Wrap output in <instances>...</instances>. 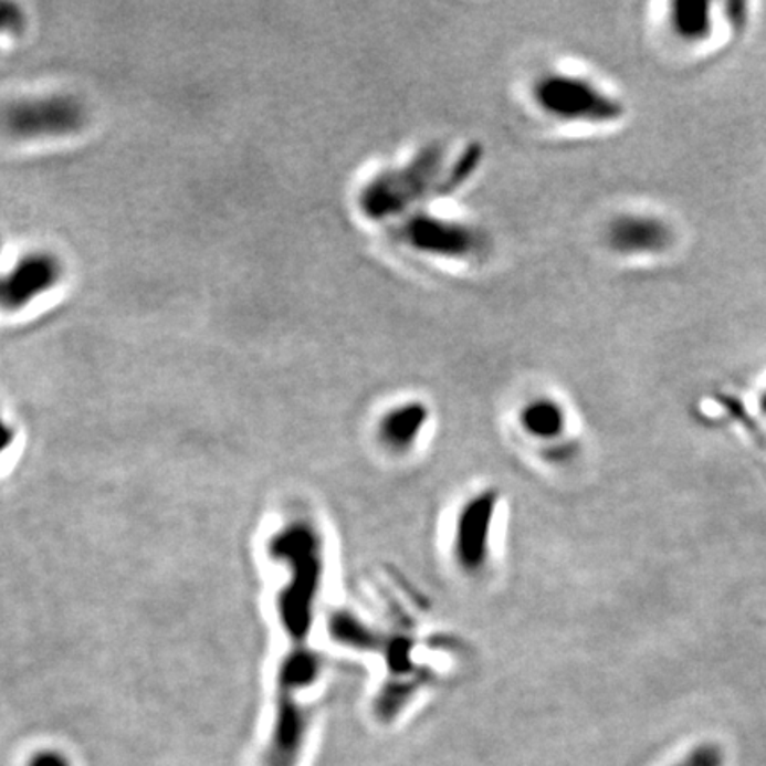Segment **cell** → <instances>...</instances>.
Listing matches in <instances>:
<instances>
[{
  "label": "cell",
  "instance_id": "6da1fadb",
  "mask_svg": "<svg viewBox=\"0 0 766 766\" xmlns=\"http://www.w3.org/2000/svg\"><path fill=\"white\" fill-rule=\"evenodd\" d=\"M445 176V151L439 144L424 146L412 160L372 178L360 192V210L371 220L403 216L430 193H440Z\"/></svg>",
  "mask_w": 766,
  "mask_h": 766
},
{
  "label": "cell",
  "instance_id": "7a4b0ae2",
  "mask_svg": "<svg viewBox=\"0 0 766 766\" xmlns=\"http://www.w3.org/2000/svg\"><path fill=\"white\" fill-rule=\"evenodd\" d=\"M534 99L543 113L563 122L615 123L623 117V105L615 96L580 76H543L534 85Z\"/></svg>",
  "mask_w": 766,
  "mask_h": 766
},
{
  "label": "cell",
  "instance_id": "3957f363",
  "mask_svg": "<svg viewBox=\"0 0 766 766\" xmlns=\"http://www.w3.org/2000/svg\"><path fill=\"white\" fill-rule=\"evenodd\" d=\"M399 238L413 251L457 260H469L472 255L481 254L486 245L484 234L472 225L428 213L408 217L399 225Z\"/></svg>",
  "mask_w": 766,
  "mask_h": 766
},
{
  "label": "cell",
  "instance_id": "277c9868",
  "mask_svg": "<svg viewBox=\"0 0 766 766\" xmlns=\"http://www.w3.org/2000/svg\"><path fill=\"white\" fill-rule=\"evenodd\" d=\"M4 123L13 134L23 137L61 135L81 125L82 111L70 98H41L11 105Z\"/></svg>",
  "mask_w": 766,
  "mask_h": 766
},
{
  "label": "cell",
  "instance_id": "5b68a950",
  "mask_svg": "<svg viewBox=\"0 0 766 766\" xmlns=\"http://www.w3.org/2000/svg\"><path fill=\"white\" fill-rule=\"evenodd\" d=\"M607 242L618 254H662L674 242V231L659 217L623 216L612 220Z\"/></svg>",
  "mask_w": 766,
  "mask_h": 766
},
{
  "label": "cell",
  "instance_id": "8992f818",
  "mask_svg": "<svg viewBox=\"0 0 766 766\" xmlns=\"http://www.w3.org/2000/svg\"><path fill=\"white\" fill-rule=\"evenodd\" d=\"M669 25L683 43H703L713 32V4L704 0H676L669 8Z\"/></svg>",
  "mask_w": 766,
  "mask_h": 766
},
{
  "label": "cell",
  "instance_id": "52a82bcc",
  "mask_svg": "<svg viewBox=\"0 0 766 766\" xmlns=\"http://www.w3.org/2000/svg\"><path fill=\"white\" fill-rule=\"evenodd\" d=\"M428 410L421 403H408L387 413L380 422V439L390 448L401 449L412 444L422 430Z\"/></svg>",
  "mask_w": 766,
  "mask_h": 766
},
{
  "label": "cell",
  "instance_id": "ba28073f",
  "mask_svg": "<svg viewBox=\"0 0 766 766\" xmlns=\"http://www.w3.org/2000/svg\"><path fill=\"white\" fill-rule=\"evenodd\" d=\"M54 265L46 260H29L2 284V298L8 304L28 301L29 296L45 290L54 279Z\"/></svg>",
  "mask_w": 766,
  "mask_h": 766
},
{
  "label": "cell",
  "instance_id": "9c48e42d",
  "mask_svg": "<svg viewBox=\"0 0 766 766\" xmlns=\"http://www.w3.org/2000/svg\"><path fill=\"white\" fill-rule=\"evenodd\" d=\"M522 424L536 437L557 436L565 428V412L552 399H536L522 410Z\"/></svg>",
  "mask_w": 766,
  "mask_h": 766
},
{
  "label": "cell",
  "instance_id": "30bf717a",
  "mask_svg": "<svg viewBox=\"0 0 766 766\" xmlns=\"http://www.w3.org/2000/svg\"><path fill=\"white\" fill-rule=\"evenodd\" d=\"M481 158H483V149H481L480 144H471L469 148H465V151L458 157L451 169L445 170L444 180L440 185V193H451L458 187H462L480 167Z\"/></svg>",
  "mask_w": 766,
  "mask_h": 766
},
{
  "label": "cell",
  "instance_id": "8fae6325",
  "mask_svg": "<svg viewBox=\"0 0 766 766\" xmlns=\"http://www.w3.org/2000/svg\"><path fill=\"white\" fill-rule=\"evenodd\" d=\"M726 754L717 744H701L692 748L681 762L672 766H724Z\"/></svg>",
  "mask_w": 766,
  "mask_h": 766
},
{
  "label": "cell",
  "instance_id": "7c38bea8",
  "mask_svg": "<svg viewBox=\"0 0 766 766\" xmlns=\"http://www.w3.org/2000/svg\"><path fill=\"white\" fill-rule=\"evenodd\" d=\"M31 766H67L63 757L59 754H41L38 756Z\"/></svg>",
  "mask_w": 766,
  "mask_h": 766
},
{
  "label": "cell",
  "instance_id": "4fadbf2b",
  "mask_svg": "<svg viewBox=\"0 0 766 766\" xmlns=\"http://www.w3.org/2000/svg\"><path fill=\"white\" fill-rule=\"evenodd\" d=\"M11 442V431L8 426L2 422V419H0V453L4 451L6 445L10 444Z\"/></svg>",
  "mask_w": 766,
  "mask_h": 766
},
{
  "label": "cell",
  "instance_id": "5bb4252c",
  "mask_svg": "<svg viewBox=\"0 0 766 766\" xmlns=\"http://www.w3.org/2000/svg\"><path fill=\"white\" fill-rule=\"evenodd\" d=\"M759 405H762L763 412L766 413V390L763 392L762 399H759Z\"/></svg>",
  "mask_w": 766,
  "mask_h": 766
}]
</instances>
